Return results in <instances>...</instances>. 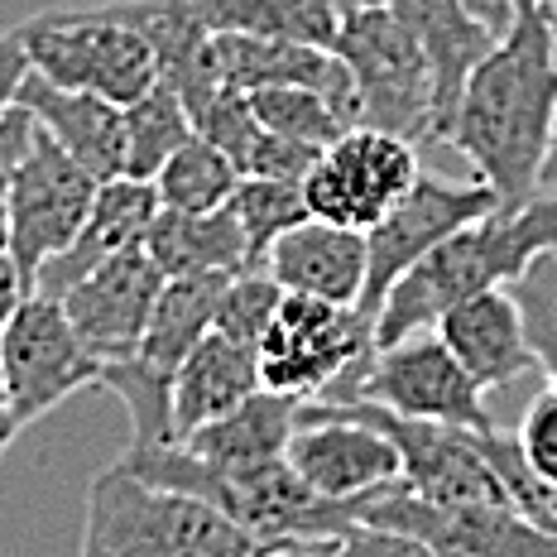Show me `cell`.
Listing matches in <instances>:
<instances>
[{
	"label": "cell",
	"mask_w": 557,
	"mask_h": 557,
	"mask_svg": "<svg viewBox=\"0 0 557 557\" xmlns=\"http://www.w3.org/2000/svg\"><path fill=\"white\" fill-rule=\"evenodd\" d=\"M255 356L264 389L288 399H318L336 375L375 356V322L361 318V308L284 294Z\"/></svg>",
	"instance_id": "6"
},
{
	"label": "cell",
	"mask_w": 557,
	"mask_h": 557,
	"mask_svg": "<svg viewBox=\"0 0 557 557\" xmlns=\"http://www.w3.org/2000/svg\"><path fill=\"white\" fill-rule=\"evenodd\" d=\"M97 188L101 183L91 178L67 149H58L53 135H44L39 125H34L29 154L20 159L15 178H10V188H5L10 246H15V260H20V270L29 274V284H34V274H39V264L77 236Z\"/></svg>",
	"instance_id": "13"
},
{
	"label": "cell",
	"mask_w": 557,
	"mask_h": 557,
	"mask_svg": "<svg viewBox=\"0 0 557 557\" xmlns=\"http://www.w3.org/2000/svg\"><path fill=\"white\" fill-rule=\"evenodd\" d=\"M437 336H443L447 351L467 366V375L481 389H505L539 366L529 332H524V318H519V304L505 284L481 288V294L451 304L437 318Z\"/></svg>",
	"instance_id": "17"
},
{
	"label": "cell",
	"mask_w": 557,
	"mask_h": 557,
	"mask_svg": "<svg viewBox=\"0 0 557 557\" xmlns=\"http://www.w3.org/2000/svg\"><path fill=\"white\" fill-rule=\"evenodd\" d=\"M264 270L274 274V284L284 288V294L356 308L366 294V270H370L366 231L332 226V222L308 216L304 226L284 231V236L274 240L270 255H264Z\"/></svg>",
	"instance_id": "18"
},
{
	"label": "cell",
	"mask_w": 557,
	"mask_h": 557,
	"mask_svg": "<svg viewBox=\"0 0 557 557\" xmlns=\"http://www.w3.org/2000/svg\"><path fill=\"white\" fill-rule=\"evenodd\" d=\"M188 10L212 34H260L332 49L342 29L336 0H188Z\"/></svg>",
	"instance_id": "25"
},
{
	"label": "cell",
	"mask_w": 557,
	"mask_h": 557,
	"mask_svg": "<svg viewBox=\"0 0 557 557\" xmlns=\"http://www.w3.org/2000/svg\"><path fill=\"white\" fill-rule=\"evenodd\" d=\"M336 58L351 67L356 97H361V125L409 139L413 149L443 145L437 135V91L433 67L418 44L413 25L394 5L351 10L336 29Z\"/></svg>",
	"instance_id": "4"
},
{
	"label": "cell",
	"mask_w": 557,
	"mask_h": 557,
	"mask_svg": "<svg viewBox=\"0 0 557 557\" xmlns=\"http://www.w3.org/2000/svg\"><path fill=\"white\" fill-rule=\"evenodd\" d=\"M0 428H10V433H15V423H10V380H5V366H0Z\"/></svg>",
	"instance_id": "40"
},
{
	"label": "cell",
	"mask_w": 557,
	"mask_h": 557,
	"mask_svg": "<svg viewBox=\"0 0 557 557\" xmlns=\"http://www.w3.org/2000/svg\"><path fill=\"white\" fill-rule=\"evenodd\" d=\"M491 207H500L491 183H447V178H428L418 173V183L399 202L366 231V250H370V270H366V294H361V318L375 322L380 304L404 274L423 260L428 250H437L451 231H461L475 216H485Z\"/></svg>",
	"instance_id": "10"
},
{
	"label": "cell",
	"mask_w": 557,
	"mask_h": 557,
	"mask_svg": "<svg viewBox=\"0 0 557 557\" xmlns=\"http://www.w3.org/2000/svg\"><path fill=\"white\" fill-rule=\"evenodd\" d=\"M159 294H164V270L149 260L145 246H125L111 260H101L91 274H83L67 288L63 304L73 332L101 366L125 361L139 351V336L149 327Z\"/></svg>",
	"instance_id": "15"
},
{
	"label": "cell",
	"mask_w": 557,
	"mask_h": 557,
	"mask_svg": "<svg viewBox=\"0 0 557 557\" xmlns=\"http://www.w3.org/2000/svg\"><path fill=\"white\" fill-rule=\"evenodd\" d=\"M154 216H159L154 183L125 178V173L111 178V183H101L97 197H91V207H87V216H83V226H77V236L39 264V274H34V294L63 298L77 278L91 274L101 260H111L115 250L139 246Z\"/></svg>",
	"instance_id": "16"
},
{
	"label": "cell",
	"mask_w": 557,
	"mask_h": 557,
	"mask_svg": "<svg viewBox=\"0 0 557 557\" xmlns=\"http://www.w3.org/2000/svg\"><path fill=\"white\" fill-rule=\"evenodd\" d=\"M380 5H399V0H336L342 15H351V10H380Z\"/></svg>",
	"instance_id": "41"
},
{
	"label": "cell",
	"mask_w": 557,
	"mask_h": 557,
	"mask_svg": "<svg viewBox=\"0 0 557 557\" xmlns=\"http://www.w3.org/2000/svg\"><path fill=\"white\" fill-rule=\"evenodd\" d=\"M231 274H183L164 278V294H159L154 312H149V327L139 336L135 361H145L159 375H178V366L188 361V351L216 327V308H222Z\"/></svg>",
	"instance_id": "24"
},
{
	"label": "cell",
	"mask_w": 557,
	"mask_h": 557,
	"mask_svg": "<svg viewBox=\"0 0 557 557\" xmlns=\"http://www.w3.org/2000/svg\"><path fill=\"white\" fill-rule=\"evenodd\" d=\"M481 443H485V457H491L495 471H500L509 505H515L524 519H533L543 533H553V539H557V485L543 481V475H533L524 467L515 433H495V428H491V433H481Z\"/></svg>",
	"instance_id": "32"
},
{
	"label": "cell",
	"mask_w": 557,
	"mask_h": 557,
	"mask_svg": "<svg viewBox=\"0 0 557 557\" xmlns=\"http://www.w3.org/2000/svg\"><path fill=\"white\" fill-rule=\"evenodd\" d=\"M0 366L10 380V423L29 428L53 413L67 394L101 385V361L73 332L58 298L29 294L0 327Z\"/></svg>",
	"instance_id": "7"
},
{
	"label": "cell",
	"mask_w": 557,
	"mask_h": 557,
	"mask_svg": "<svg viewBox=\"0 0 557 557\" xmlns=\"http://www.w3.org/2000/svg\"><path fill=\"white\" fill-rule=\"evenodd\" d=\"M77 557H255V543L222 509L149 485L111 461L87 485Z\"/></svg>",
	"instance_id": "3"
},
{
	"label": "cell",
	"mask_w": 557,
	"mask_h": 557,
	"mask_svg": "<svg viewBox=\"0 0 557 557\" xmlns=\"http://www.w3.org/2000/svg\"><path fill=\"white\" fill-rule=\"evenodd\" d=\"M461 5H467L481 25H491L495 34H505L509 25H515V15H519V5H524V0H461Z\"/></svg>",
	"instance_id": "38"
},
{
	"label": "cell",
	"mask_w": 557,
	"mask_h": 557,
	"mask_svg": "<svg viewBox=\"0 0 557 557\" xmlns=\"http://www.w3.org/2000/svg\"><path fill=\"white\" fill-rule=\"evenodd\" d=\"M20 107L34 115L44 135L58 139V149L83 164L97 183H111L125 173V107L97 97V91H73L39 77L29 67L25 87H20Z\"/></svg>",
	"instance_id": "19"
},
{
	"label": "cell",
	"mask_w": 557,
	"mask_h": 557,
	"mask_svg": "<svg viewBox=\"0 0 557 557\" xmlns=\"http://www.w3.org/2000/svg\"><path fill=\"white\" fill-rule=\"evenodd\" d=\"M284 304V288L274 284V274L264 264H246L226 278L222 308H216V332H226L231 342L260 346V336L270 332L274 312Z\"/></svg>",
	"instance_id": "31"
},
{
	"label": "cell",
	"mask_w": 557,
	"mask_h": 557,
	"mask_svg": "<svg viewBox=\"0 0 557 557\" xmlns=\"http://www.w3.org/2000/svg\"><path fill=\"white\" fill-rule=\"evenodd\" d=\"M543 193H557V125H553V149H548V164H543Z\"/></svg>",
	"instance_id": "39"
},
{
	"label": "cell",
	"mask_w": 557,
	"mask_h": 557,
	"mask_svg": "<svg viewBox=\"0 0 557 557\" xmlns=\"http://www.w3.org/2000/svg\"><path fill=\"white\" fill-rule=\"evenodd\" d=\"M29 67L58 87L97 91V97L131 107L159 83V58L145 34L115 20L107 5L97 10H44L20 25Z\"/></svg>",
	"instance_id": "5"
},
{
	"label": "cell",
	"mask_w": 557,
	"mask_h": 557,
	"mask_svg": "<svg viewBox=\"0 0 557 557\" xmlns=\"http://www.w3.org/2000/svg\"><path fill=\"white\" fill-rule=\"evenodd\" d=\"M274 557H437L423 539L413 533H399V529H385V524H351L332 539H312V543H288L278 548Z\"/></svg>",
	"instance_id": "33"
},
{
	"label": "cell",
	"mask_w": 557,
	"mask_h": 557,
	"mask_svg": "<svg viewBox=\"0 0 557 557\" xmlns=\"http://www.w3.org/2000/svg\"><path fill=\"white\" fill-rule=\"evenodd\" d=\"M226 207L236 212L240 231H246L250 264H264V255H270L274 240L312 216L304 183H294V178H240V188Z\"/></svg>",
	"instance_id": "28"
},
{
	"label": "cell",
	"mask_w": 557,
	"mask_h": 557,
	"mask_svg": "<svg viewBox=\"0 0 557 557\" xmlns=\"http://www.w3.org/2000/svg\"><path fill=\"white\" fill-rule=\"evenodd\" d=\"M515 443H519V457H524V467L533 475H543V481L557 485V389L553 385L524 409Z\"/></svg>",
	"instance_id": "34"
},
{
	"label": "cell",
	"mask_w": 557,
	"mask_h": 557,
	"mask_svg": "<svg viewBox=\"0 0 557 557\" xmlns=\"http://www.w3.org/2000/svg\"><path fill=\"white\" fill-rule=\"evenodd\" d=\"M361 399L385 404L404 418H428V423L471 428L491 433L485 413V389L467 375V366L447 351L443 336H399L389 346H375L361 380Z\"/></svg>",
	"instance_id": "12"
},
{
	"label": "cell",
	"mask_w": 557,
	"mask_h": 557,
	"mask_svg": "<svg viewBox=\"0 0 557 557\" xmlns=\"http://www.w3.org/2000/svg\"><path fill=\"white\" fill-rule=\"evenodd\" d=\"M193 135L197 131H193V115L183 107V97L159 77L145 97L125 107V178L154 183L159 169H164Z\"/></svg>",
	"instance_id": "26"
},
{
	"label": "cell",
	"mask_w": 557,
	"mask_h": 557,
	"mask_svg": "<svg viewBox=\"0 0 557 557\" xmlns=\"http://www.w3.org/2000/svg\"><path fill=\"white\" fill-rule=\"evenodd\" d=\"M29 145H34V115L15 101V111L0 115V197H5L10 178H15L20 159L29 154Z\"/></svg>",
	"instance_id": "36"
},
{
	"label": "cell",
	"mask_w": 557,
	"mask_h": 557,
	"mask_svg": "<svg viewBox=\"0 0 557 557\" xmlns=\"http://www.w3.org/2000/svg\"><path fill=\"white\" fill-rule=\"evenodd\" d=\"M34 294L29 274L20 270L15 260V246H10V222H5V197H0V327L15 318V308Z\"/></svg>",
	"instance_id": "35"
},
{
	"label": "cell",
	"mask_w": 557,
	"mask_h": 557,
	"mask_svg": "<svg viewBox=\"0 0 557 557\" xmlns=\"http://www.w3.org/2000/svg\"><path fill=\"white\" fill-rule=\"evenodd\" d=\"M543 250H557V193H539L519 207H491L485 216L451 231L389 288L375 312V346L437 327L451 304L481 288L515 284Z\"/></svg>",
	"instance_id": "2"
},
{
	"label": "cell",
	"mask_w": 557,
	"mask_h": 557,
	"mask_svg": "<svg viewBox=\"0 0 557 557\" xmlns=\"http://www.w3.org/2000/svg\"><path fill=\"white\" fill-rule=\"evenodd\" d=\"M327 409L366 418V423H375L380 433L399 447L404 491H413L418 500H428V505H509L500 471L485 457L481 433H471V428L404 418V413L385 409V404H370V399L327 404Z\"/></svg>",
	"instance_id": "8"
},
{
	"label": "cell",
	"mask_w": 557,
	"mask_h": 557,
	"mask_svg": "<svg viewBox=\"0 0 557 557\" xmlns=\"http://www.w3.org/2000/svg\"><path fill=\"white\" fill-rule=\"evenodd\" d=\"M139 246L164 270V278L236 274L250 264L246 231H240L231 207H216V212H173V207H159V216L149 222Z\"/></svg>",
	"instance_id": "23"
},
{
	"label": "cell",
	"mask_w": 557,
	"mask_h": 557,
	"mask_svg": "<svg viewBox=\"0 0 557 557\" xmlns=\"http://www.w3.org/2000/svg\"><path fill=\"white\" fill-rule=\"evenodd\" d=\"M288 467H294L318 495L342 505H361L366 495L404 481L399 447L375 423L336 413L327 404H298V428L288 437Z\"/></svg>",
	"instance_id": "14"
},
{
	"label": "cell",
	"mask_w": 557,
	"mask_h": 557,
	"mask_svg": "<svg viewBox=\"0 0 557 557\" xmlns=\"http://www.w3.org/2000/svg\"><path fill=\"white\" fill-rule=\"evenodd\" d=\"M255 389H264L255 346L231 342L226 332L212 327L173 375V433L193 437L202 423L240 409Z\"/></svg>",
	"instance_id": "22"
},
{
	"label": "cell",
	"mask_w": 557,
	"mask_h": 557,
	"mask_svg": "<svg viewBox=\"0 0 557 557\" xmlns=\"http://www.w3.org/2000/svg\"><path fill=\"white\" fill-rule=\"evenodd\" d=\"M418 173L423 169H418V149L409 139L356 125L318 154V164L304 178V197L318 222L370 231L413 188Z\"/></svg>",
	"instance_id": "9"
},
{
	"label": "cell",
	"mask_w": 557,
	"mask_h": 557,
	"mask_svg": "<svg viewBox=\"0 0 557 557\" xmlns=\"http://www.w3.org/2000/svg\"><path fill=\"white\" fill-rule=\"evenodd\" d=\"M557 125V49L543 10L524 0L495 49L481 58L451 115L447 145L491 183L505 207L543 193Z\"/></svg>",
	"instance_id": "1"
},
{
	"label": "cell",
	"mask_w": 557,
	"mask_h": 557,
	"mask_svg": "<svg viewBox=\"0 0 557 557\" xmlns=\"http://www.w3.org/2000/svg\"><path fill=\"white\" fill-rule=\"evenodd\" d=\"M10 437H15V433H10V428H0V451L10 447Z\"/></svg>",
	"instance_id": "43"
},
{
	"label": "cell",
	"mask_w": 557,
	"mask_h": 557,
	"mask_svg": "<svg viewBox=\"0 0 557 557\" xmlns=\"http://www.w3.org/2000/svg\"><path fill=\"white\" fill-rule=\"evenodd\" d=\"M366 524L423 539L437 557H557V539L515 505H428L413 491L385 485L356 505Z\"/></svg>",
	"instance_id": "11"
},
{
	"label": "cell",
	"mask_w": 557,
	"mask_h": 557,
	"mask_svg": "<svg viewBox=\"0 0 557 557\" xmlns=\"http://www.w3.org/2000/svg\"><path fill=\"white\" fill-rule=\"evenodd\" d=\"M533 5L543 10V25H548V34H553V49H557V0H533Z\"/></svg>",
	"instance_id": "42"
},
{
	"label": "cell",
	"mask_w": 557,
	"mask_h": 557,
	"mask_svg": "<svg viewBox=\"0 0 557 557\" xmlns=\"http://www.w3.org/2000/svg\"><path fill=\"white\" fill-rule=\"evenodd\" d=\"M236 188H240L236 159L202 135H193L154 178L159 207H173V212H216V207H226L236 197Z\"/></svg>",
	"instance_id": "27"
},
{
	"label": "cell",
	"mask_w": 557,
	"mask_h": 557,
	"mask_svg": "<svg viewBox=\"0 0 557 557\" xmlns=\"http://www.w3.org/2000/svg\"><path fill=\"white\" fill-rule=\"evenodd\" d=\"M246 97H250V111L260 115L264 131L294 139V145L327 149L336 135H346L342 115L312 87H264V91H246Z\"/></svg>",
	"instance_id": "29"
},
{
	"label": "cell",
	"mask_w": 557,
	"mask_h": 557,
	"mask_svg": "<svg viewBox=\"0 0 557 557\" xmlns=\"http://www.w3.org/2000/svg\"><path fill=\"white\" fill-rule=\"evenodd\" d=\"M29 77V53H25V39H20V29L0 34V115L15 111L20 101V87H25Z\"/></svg>",
	"instance_id": "37"
},
{
	"label": "cell",
	"mask_w": 557,
	"mask_h": 557,
	"mask_svg": "<svg viewBox=\"0 0 557 557\" xmlns=\"http://www.w3.org/2000/svg\"><path fill=\"white\" fill-rule=\"evenodd\" d=\"M298 404L304 399H288V394H274V389H255L240 409L212 418V423H202L193 437H178V443H188L202 461H212L231 481V495H236V485L246 481V475L284 461L288 437H294V428H298Z\"/></svg>",
	"instance_id": "20"
},
{
	"label": "cell",
	"mask_w": 557,
	"mask_h": 557,
	"mask_svg": "<svg viewBox=\"0 0 557 557\" xmlns=\"http://www.w3.org/2000/svg\"><path fill=\"white\" fill-rule=\"evenodd\" d=\"M255 557H274V553H255Z\"/></svg>",
	"instance_id": "44"
},
{
	"label": "cell",
	"mask_w": 557,
	"mask_h": 557,
	"mask_svg": "<svg viewBox=\"0 0 557 557\" xmlns=\"http://www.w3.org/2000/svg\"><path fill=\"white\" fill-rule=\"evenodd\" d=\"M394 10L413 25L418 44H423V53H428L433 91H437V135L447 139L461 91H467L471 73L481 67V58L495 49L500 34L491 25H481L461 0H399Z\"/></svg>",
	"instance_id": "21"
},
{
	"label": "cell",
	"mask_w": 557,
	"mask_h": 557,
	"mask_svg": "<svg viewBox=\"0 0 557 557\" xmlns=\"http://www.w3.org/2000/svg\"><path fill=\"white\" fill-rule=\"evenodd\" d=\"M509 294L519 304V318H524L539 370L557 389V250H543L539 260H529V270L509 284Z\"/></svg>",
	"instance_id": "30"
}]
</instances>
